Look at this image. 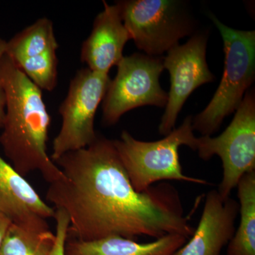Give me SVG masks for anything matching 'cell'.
Listing matches in <instances>:
<instances>
[{"label":"cell","instance_id":"obj_1","mask_svg":"<svg viewBox=\"0 0 255 255\" xmlns=\"http://www.w3.org/2000/svg\"><path fill=\"white\" fill-rule=\"evenodd\" d=\"M63 177L50 183L47 201L68 216V237L90 241L109 236L187 239L194 228L184 216L179 192L170 184L134 189L113 140L98 135L85 148L54 161Z\"/></svg>","mask_w":255,"mask_h":255},{"label":"cell","instance_id":"obj_2","mask_svg":"<svg viewBox=\"0 0 255 255\" xmlns=\"http://www.w3.org/2000/svg\"><path fill=\"white\" fill-rule=\"evenodd\" d=\"M0 83L6 94V115L0 145L21 175L38 171L53 183L63 177L47 152L50 117L42 90L5 54L0 60Z\"/></svg>","mask_w":255,"mask_h":255},{"label":"cell","instance_id":"obj_3","mask_svg":"<svg viewBox=\"0 0 255 255\" xmlns=\"http://www.w3.org/2000/svg\"><path fill=\"white\" fill-rule=\"evenodd\" d=\"M193 117L188 116L182 125L164 138L153 142L141 141L124 130L113 140L130 182L137 192H143L159 181L176 180L208 184L202 179L189 177L182 172L179 148L187 145L196 151L197 137L192 127Z\"/></svg>","mask_w":255,"mask_h":255},{"label":"cell","instance_id":"obj_4","mask_svg":"<svg viewBox=\"0 0 255 255\" xmlns=\"http://www.w3.org/2000/svg\"><path fill=\"white\" fill-rule=\"evenodd\" d=\"M209 16L222 36L225 65L211 102L193 117V129L202 136L217 131L224 119L238 110L255 79V31L234 29L214 14Z\"/></svg>","mask_w":255,"mask_h":255},{"label":"cell","instance_id":"obj_5","mask_svg":"<svg viewBox=\"0 0 255 255\" xmlns=\"http://www.w3.org/2000/svg\"><path fill=\"white\" fill-rule=\"evenodd\" d=\"M130 39L145 55L160 57L194 29L183 1L123 0L115 3Z\"/></svg>","mask_w":255,"mask_h":255},{"label":"cell","instance_id":"obj_6","mask_svg":"<svg viewBox=\"0 0 255 255\" xmlns=\"http://www.w3.org/2000/svg\"><path fill=\"white\" fill-rule=\"evenodd\" d=\"M230 125L216 137H197L196 151L209 160L218 155L222 161L223 178L218 192L223 199L231 194L247 173L255 171V94L246 92Z\"/></svg>","mask_w":255,"mask_h":255},{"label":"cell","instance_id":"obj_7","mask_svg":"<svg viewBox=\"0 0 255 255\" xmlns=\"http://www.w3.org/2000/svg\"><path fill=\"white\" fill-rule=\"evenodd\" d=\"M117 66V75L102 102L104 124L114 125L124 114L137 107H165L167 93L159 84L163 57L133 53L124 56Z\"/></svg>","mask_w":255,"mask_h":255},{"label":"cell","instance_id":"obj_8","mask_svg":"<svg viewBox=\"0 0 255 255\" xmlns=\"http://www.w3.org/2000/svg\"><path fill=\"white\" fill-rule=\"evenodd\" d=\"M110 81L109 75L87 68L79 70L70 80L66 97L58 109L62 124L53 140L52 160L67 152L85 148L97 138L95 115Z\"/></svg>","mask_w":255,"mask_h":255},{"label":"cell","instance_id":"obj_9","mask_svg":"<svg viewBox=\"0 0 255 255\" xmlns=\"http://www.w3.org/2000/svg\"><path fill=\"white\" fill-rule=\"evenodd\" d=\"M207 41L206 32L194 33L187 43L171 48L163 58L164 68L168 70L171 82L159 125V133L164 136L175 128L178 115L191 93L216 79L206 61Z\"/></svg>","mask_w":255,"mask_h":255},{"label":"cell","instance_id":"obj_10","mask_svg":"<svg viewBox=\"0 0 255 255\" xmlns=\"http://www.w3.org/2000/svg\"><path fill=\"white\" fill-rule=\"evenodd\" d=\"M0 213L12 223L38 232L49 231L47 220L55 215V209L1 155Z\"/></svg>","mask_w":255,"mask_h":255},{"label":"cell","instance_id":"obj_11","mask_svg":"<svg viewBox=\"0 0 255 255\" xmlns=\"http://www.w3.org/2000/svg\"><path fill=\"white\" fill-rule=\"evenodd\" d=\"M239 204L231 197L223 199L217 189L206 196L204 210L190 240L173 255H220L236 231Z\"/></svg>","mask_w":255,"mask_h":255},{"label":"cell","instance_id":"obj_12","mask_svg":"<svg viewBox=\"0 0 255 255\" xmlns=\"http://www.w3.org/2000/svg\"><path fill=\"white\" fill-rule=\"evenodd\" d=\"M104 9L94 21L91 33L82 43L80 59L87 68L109 75L124 56V47L130 40L117 4L103 1Z\"/></svg>","mask_w":255,"mask_h":255},{"label":"cell","instance_id":"obj_13","mask_svg":"<svg viewBox=\"0 0 255 255\" xmlns=\"http://www.w3.org/2000/svg\"><path fill=\"white\" fill-rule=\"evenodd\" d=\"M187 241V238L177 234L147 243L118 236L90 241L68 238L65 253V255H173Z\"/></svg>","mask_w":255,"mask_h":255},{"label":"cell","instance_id":"obj_14","mask_svg":"<svg viewBox=\"0 0 255 255\" xmlns=\"http://www.w3.org/2000/svg\"><path fill=\"white\" fill-rule=\"evenodd\" d=\"M237 188L241 219L227 255H255V171L245 174Z\"/></svg>","mask_w":255,"mask_h":255},{"label":"cell","instance_id":"obj_15","mask_svg":"<svg viewBox=\"0 0 255 255\" xmlns=\"http://www.w3.org/2000/svg\"><path fill=\"white\" fill-rule=\"evenodd\" d=\"M58 47L53 21L43 17L18 32L7 41L6 54L16 63L48 50H57Z\"/></svg>","mask_w":255,"mask_h":255},{"label":"cell","instance_id":"obj_16","mask_svg":"<svg viewBox=\"0 0 255 255\" xmlns=\"http://www.w3.org/2000/svg\"><path fill=\"white\" fill-rule=\"evenodd\" d=\"M55 239L50 230L38 232L11 223L0 247V255H50Z\"/></svg>","mask_w":255,"mask_h":255},{"label":"cell","instance_id":"obj_17","mask_svg":"<svg viewBox=\"0 0 255 255\" xmlns=\"http://www.w3.org/2000/svg\"><path fill=\"white\" fill-rule=\"evenodd\" d=\"M14 64L40 90L51 92L56 87L58 65L56 50H48Z\"/></svg>","mask_w":255,"mask_h":255},{"label":"cell","instance_id":"obj_18","mask_svg":"<svg viewBox=\"0 0 255 255\" xmlns=\"http://www.w3.org/2000/svg\"><path fill=\"white\" fill-rule=\"evenodd\" d=\"M54 219L56 221L55 243L50 255H65V243L68 237L69 221L68 216L60 209H55Z\"/></svg>","mask_w":255,"mask_h":255},{"label":"cell","instance_id":"obj_19","mask_svg":"<svg viewBox=\"0 0 255 255\" xmlns=\"http://www.w3.org/2000/svg\"><path fill=\"white\" fill-rule=\"evenodd\" d=\"M6 94L4 88L0 83V128L4 125L5 115H6Z\"/></svg>","mask_w":255,"mask_h":255},{"label":"cell","instance_id":"obj_20","mask_svg":"<svg viewBox=\"0 0 255 255\" xmlns=\"http://www.w3.org/2000/svg\"><path fill=\"white\" fill-rule=\"evenodd\" d=\"M11 223L12 222L6 216L0 213V247L4 241L5 236H6Z\"/></svg>","mask_w":255,"mask_h":255},{"label":"cell","instance_id":"obj_21","mask_svg":"<svg viewBox=\"0 0 255 255\" xmlns=\"http://www.w3.org/2000/svg\"><path fill=\"white\" fill-rule=\"evenodd\" d=\"M6 46H7V41L0 38V60L6 54Z\"/></svg>","mask_w":255,"mask_h":255}]
</instances>
